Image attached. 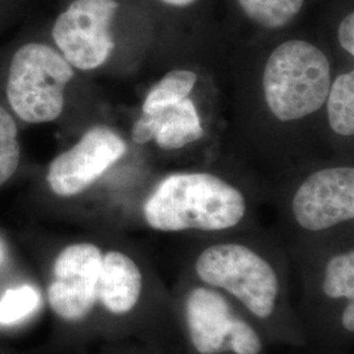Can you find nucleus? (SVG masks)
<instances>
[{"instance_id": "f257e3e1", "label": "nucleus", "mask_w": 354, "mask_h": 354, "mask_svg": "<svg viewBox=\"0 0 354 354\" xmlns=\"http://www.w3.org/2000/svg\"><path fill=\"white\" fill-rule=\"evenodd\" d=\"M45 304L66 330L82 336H150L172 319L171 295L130 250L96 241H70L51 259Z\"/></svg>"}, {"instance_id": "f03ea898", "label": "nucleus", "mask_w": 354, "mask_h": 354, "mask_svg": "<svg viewBox=\"0 0 354 354\" xmlns=\"http://www.w3.org/2000/svg\"><path fill=\"white\" fill-rule=\"evenodd\" d=\"M221 291L261 329L269 344L306 348L285 261L244 241H218L194 254L185 273Z\"/></svg>"}, {"instance_id": "7ed1b4c3", "label": "nucleus", "mask_w": 354, "mask_h": 354, "mask_svg": "<svg viewBox=\"0 0 354 354\" xmlns=\"http://www.w3.org/2000/svg\"><path fill=\"white\" fill-rule=\"evenodd\" d=\"M244 192L209 172H177L163 177L146 196L140 213L150 230L167 234H221L248 216Z\"/></svg>"}, {"instance_id": "20e7f679", "label": "nucleus", "mask_w": 354, "mask_h": 354, "mask_svg": "<svg viewBox=\"0 0 354 354\" xmlns=\"http://www.w3.org/2000/svg\"><path fill=\"white\" fill-rule=\"evenodd\" d=\"M169 295L185 354H269L261 329L221 291L184 274Z\"/></svg>"}, {"instance_id": "39448f33", "label": "nucleus", "mask_w": 354, "mask_h": 354, "mask_svg": "<svg viewBox=\"0 0 354 354\" xmlns=\"http://www.w3.org/2000/svg\"><path fill=\"white\" fill-rule=\"evenodd\" d=\"M330 82L324 51L307 39H286L270 51L264 66L266 106L281 122L302 120L324 106Z\"/></svg>"}, {"instance_id": "423d86ee", "label": "nucleus", "mask_w": 354, "mask_h": 354, "mask_svg": "<svg viewBox=\"0 0 354 354\" xmlns=\"http://www.w3.org/2000/svg\"><path fill=\"white\" fill-rule=\"evenodd\" d=\"M304 298L297 308L307 344L320 342L326 351L352 345L354 337V248L327 254L304 272Z\"/></svg>"}, {"instance_id": "0eeeda50", "label": "nucleus", "mask_w": 354, "mask_h": 354, "mask_svg": "<svg viewBox=\"0 0 354 354\" xmlns=\"http://www.w3.org/2000/svg\"><path fill=\"white\" fill-rule=\"evenodd\" d=\"M75 70L54 46L32 41L13 53L7 76V102L26 124H48L64 113L66 88Z\"/></svg>"}, {"instance_id": "6e6552de", "label": "nucleus", "mask_w": 354, "mask_h": 354, "mask_svg": "<svg viewBox=\"0 0 354 354\" xmlns=\"http://www.w3.org/2000/svg\"><path fill=\"white\" fill-rule=\"evenodd\" d=\"M118 0H71L51 26L54 48L79 71L102 67L115 49Z\"/></svg>"}, {"instance_id": "1a4fd4ad", "label": "nucleus", "mask_w": 354, "mask_h": 354, "mask_svg": "<svg viewBox=\"0 0 354 354\" xmlns=\"http://www.w3.org/2000/svg\"><path fill=\"white\" fill-rule=\"evenodd\" d=\"M127 152V140L105 125L91 127L73 147L57 155L48 168L51 193L71 200L91 189Z\"/></svg>"}, {"instance_id": "9d476101", "label": "nucleus", "mask_w": 354, "mask_h": 354, "mask_svg": "<svg viewBox=\"0 0 354 354\" xmlns=\"http://www.w3.org/2000/svg\"><path fill=\"white\" fill-rule=\"evenodd\" d=\"M290 215L297 227L311 235L352 223L353 167L332 165L306 177L291 196Z\"/></svg>"}, {"instance_id": "9b49d317", "label": "nucleus", "mask_w": 354, "mask_h": 354, "mask_svg": "<svg viewBox=\"0 0 354 354\" xmlns=\"http://www.w3.org/2000/svg\"><path fill=\"white\" fill-rule=\"evenodd\" d=\"M203 136V118L190 97L159 113H140L131 127L133 142L137 145L153 142L165 151L183 150Z\"/></svg>"}, {"instance_id": "f8f14e48", "label": "nucleus", "mask_w": 354, "mask_h": 354, "mask_svg": "<svg viewBox=\"0 0 354 354\" xmlns=\"http://www.w3.org/2000/svg\"><path fill=\"white\" fill-rule=\"evenodd\" d=\"M235 3L253 26L279 32L301 16L307 0H235Z\"/></svg>"}, {"instance_id": "ddd939ff", "label": "nucleus", "mask_w": 354, "mask_h": 354, "mask_svg": "<svg viewBox=\"0 0 354 354\" xmlns=\"http://www.w3.org/2000/svg\"><path fill=\"white\" fill-rule=\"evenodd\" d=\"M45 304L44 290L23 281L7 286L0 292V329H10L32 319Z\"/></svg>"}, {"instance_id": "4468645a", "label": "nucleus", "mask_w": 354, "mask_h": 354, "mask_svg": "<svg viewBox=\"0 0 354 354\" xmlns=\"http://www.w3.org/2000/svg\"><path fill=\"white\" fill-rule=\"evenodd\" d=\"M197 74L188 68H175L156 82L142 102V114H156L190 97L197 84Z\"/></svg>"}, {"instance_id": "2eb2a0df", "label": "nucleus", "mask_w": 354, "mask_h": 354, "mask_svg": "<svg viewBox=\"0 0 354 354\" xmlns=\"http://www.w3.org/2000/svg\"><path fill=\"white\" fill-rule=\"evenodd\" d=\"M324 105L330 129L342 137H352L354 134L353 70L332 79Z\"/></svg>"}, {"instance_id": "dca6fc26", "label": "nucleus", "mask_w": 354, "mask_h": 354, "mask_svg": "<svg viewBox=\"0 0 354 354\" xmlns=\"http://www.w3.org/2000/svg\"><path fill=\"white\" fill-rule=\"evenodd\" d=\"M21 159L19 129L15 117L0 105V187L17 172Z\"/></svg>"}, {"instance_id": "f3484780", "label": "nucleus", "mask_w": 354, "mask_h": 354, "mask_svg": "<svg viewBox=\"0 0 354 354\" xmlns=\"http://www.w3.org/2000/svg\"><path fill=\"white\" fill-rule=\"evenodd\" d=\"M337 41L348 55H354V13H346L337 26Z\"/></svg>"}, {"instance_id": "a211bd4d", "label": "nucleus", "mask_w": 354, "mask_h": 354, "mask_svg": "<svg viewBox=\"0 0 354 354\" xmlns=\"http://www.w3.org/2000/svg\"><path fill=\"white\" fill-rule=\"evenodd\" d=\"M160 4H163L168 8H174V10H188L194 7L197 3H200L201 0H156Z\"/></svg>"}, {"instance_id": "6ab92c4d", "label": "nucleus", "mask_w": 354, "mask_h": 354, "mask_svg": "<svg viewBox=\"0 0 354 354\" xmlns=\"http://www.w3.org/2000/svg\"><path fill=\"white\" fill-rule=\"evenodd\" d=\"M124 354H162L158 353V352H152L150 349H143V351H136V352H130V353H124Z\"/></svg>"}, {"instance_id": "aec40b11", "label": "nucleus", "mask_w": 354, "mask_h": 354, "mask_svg": "<svg viewBox=\"0 0 354 354\" xmlns=\"http://www.w3.org/2000/svg\"><path fill=\"white\" fill-rule=\"evenodd\" d=\"M1 260H3V248L0 245V263H1Z\"/></svg>"}]
</instances>
